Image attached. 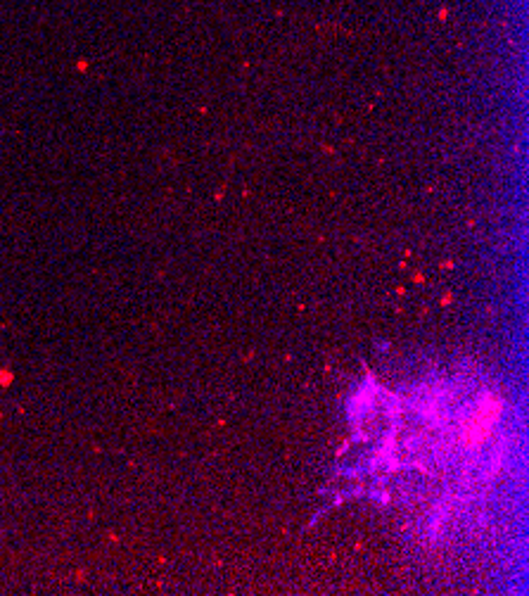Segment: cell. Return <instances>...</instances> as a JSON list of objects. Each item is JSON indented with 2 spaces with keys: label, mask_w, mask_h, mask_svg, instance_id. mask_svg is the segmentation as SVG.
Wrapping results in <instances>:
<instances>
[{
  "label": "cell",
  "mask_w": 529,
  "mask_h": 596,
  "mask_svg": "<svg viewBox=\"0 0 529 596\" xmlns=\"http://www.w3.org/2000/svg\"><path fill=\"white\" fill-rule=\"evenodd\" d=\"M498 411H501V402H498V399H494V397H489V399H486V402L480 407V411H477V414H475L473 418L466 423V430H463V439H466L467 447L480 445L482 439L489 435L494 421L498 418Z\"/></svg>",
  "instance_id": "cell-1"
}]
</instances>
